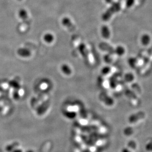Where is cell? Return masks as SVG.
I'll return each mask as SVG.
<instances>
[{"label": "cell", "instance_id": "1", "mask_svg": "<svg viewBox=\"0 0 152 152\" xmlns=\"http://www.w3.org/2000/svg\"><path fill=\"white\" fill-rule=\"evenodd\" d=\"M17 54L18 55L24 58L29 57L31 56V51L29 49L25 47H21L17 50Z\"/></svg>", "mask_w": 152, "mask_h": 152}, {"label": "cell", "instance_id": "6", "mask_svg": "<svg viewBox=\"0 0 152 152\" xmlns=\"http://www.w3.org/2000/svg\"><path fill=\"white\" fill-rule=\"evenodd\" d=\"M74 113H75L73 112H71V111H69V112H67L66 114V115L67 118H74Z\"/></svg>", "mask_w": 152, "mask_h": 152}, {"label": "cell", "instance_id": "4", "mask_svg": "<svg viewBox=\"0 0 152 152\" xmlns=\"http://www.w3.org/2000/svg\"><path fill=\"white\" fill-rule=\"evenodd\" d=\"M19 17L22 19H26L28 17V12L25 9H21L18 12Z\"/></svg>", "mask_w": 152, "mask_h": 152}, {"label": "cell", "instance_id": "12", "mask_svg": "<svg viewBox=\"0 0 152 152\" xmlns=\"http://www.w3.org/2000/svg\"><path fill=\"white\" fill-rule=\"evenodd\" d=\"M19 1H20V0H19Z\"/></svg>", "mask_w": 152, "mask_h": 152}, {"label": "cell", "instance_id": "11", "mask_svg": "<svg viewBox=\"0 0 152 152\" xmlns=\"http://www.w3.org/2000/svg\"><path fill=\"white\" fill-rule=\"evenodd\" d=\"M33 152V151L32 150H28V151H27V152Z\"/></svg>", "mask_w": 152, "mask_h": 152}, {"label": "cell", "instance_id": "10", "mask_svg": "<svg viewBox=\"0 0 152 152\" xmlns=\"http://www.w3.org/2000/svg\"><path fill=\"white\" fill-rule=\"evenodd\" d=\"M122 152H131L127 148H124V149L122 150Z\"/></svg>", "mask_w": 152, "mask_h": 152}, {"label": "cell", "instance_id": "9", "mask_svg": "<svg viewBox=\"0 0 152 152\" xmlns=\"http://www.w3.org/2000/svg\"><path fill=\"white\" fill-rule=\"evenodd\" d=\"M11 152H23L21 149L15 148Z\"/></svg>", "mask_w": 152, "mask_h": 152}, {"label": "cell", "instance_id": "3", "mask_svg": "<svg viewBox=\"0 0 152 152\" xmlns=\"http://www.w3.org/2000/svg\"><path fill=\"white\" fill-rule=\"evenodd\" d=\"M61 69L63 73L66 75H69L71 73V67L67 64H63L61 67Z\"/></svg>", "mask_w": 152, "mask_h": 152}, {"label": "cell", "instance_id": "7", "mask_svg": "<svg viewBox=\"0 0 152 152\" xmlns=\"http://www.w3.org/2000/svg\"><path fill=\"white\" fill-rule=\"evenodd\" d=\"M146 149L148 152H152V142L149 143L146 145Z\"/></svg>", "mask_w": 152, "mask_h": 152}, {"label": "cell", "instance_id": "2", "mask_svg": "<svg viewBox=\"0 0 152 152\" xmlns=\"http://www.w3.org/2000/svg\"><path fill=\"white\" fill-rule=\"evenodd\" d=\"M43 40L46 43H52L54 40V36L51 33H46L43 36Z\"/></svg>", "mask_w": 152, "mask_h": 152}, {"label": "cell", "instance_id": "5", "mask_svg": "<svg viewBox=\"0 0 152 152\" xmlns=\"http://www.w3.org/2000/svg\"><path fill=\"white\" fill-rule=\"evenodd\" d=\"M9 85L16 90H18L21 87V85L20 84V83L15 80L11 81L9 83Z\"/></svg>", "mask_w": 152, "mask_h": 152}, {"label": "cell", "instance_id": "8", "mask_svg": "<svg viewBox=\"0 0 152 152\" xmlns=\"http://www.w3.org/2000/svg\"><path fill=\"white\" fill-rule=\"evenodd\" d=\"M20 96L19 93H17L16 91L14 92V93H13V98L15 100H18L20 98Z\"/></svg>", "mask_w": 152, "mask_h": 152}]
</instances>
